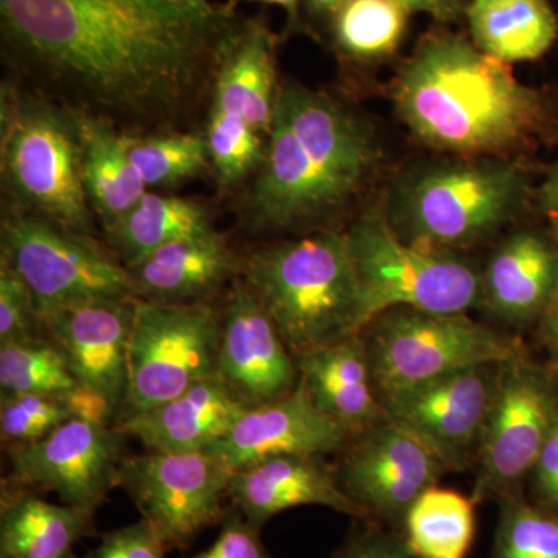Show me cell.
<instances>
[{"mask_svg":"<svg viewBox=\"0 0 558 558\" xmlns=\"http://www.w3.org/2000/svg\"><path fill=\"white\" fill-rule=\"evenodd\" d=\"M0 558H10V557H7V556H0Z\"/></svg>","mask_w":558,"mask_h":558,"instance_id":"bcb514c9","label":"cell"},{"mask_svg":"<svg viewBox=\"0 0 558 558\" xmlns=\"http://www.w3.org/2000/svg\"><path fill=\"white\" fill-rule=\"evenodd\" d=\"M0 167L10 208L94 236L75 113L10 80L0 100Z\"/></svg>","mask_w":558,"mask_h":558,"instance_id":"5b68a950","label":"cell"},{"mask_svg":"<svg viewBox=\"0 0 558 558\" xmlns=\"http://www.w3.org/2000/svg\"><path fill=\"white\" fill-rule=\"evenodd\" d=\"M39 333L43 329L32 293L7 264L0 263V344Z\"/></svg>","mask_w":558,"mask_h":558,"instance_id":"e575fe53","label":"cell"},{"mask_svg":"<svg viewBox=\"0 0 558 558\" xmlns=\"http://www.w3.org/2000/svg\"><path fill=\"white\" fill-rule=\"evenodd\" d=\"M229 499L258 531L278 513L300 506H322L354 520H369L323 454H282L236 470Z\"/></svg>","mask_w":558,"mask_h":558,"instance_id":"d6986e66","label":"cell"},{"mask_svg":"<svg viewBox=\"0 0 558 558\" xmlns=\"http://www.w3.org/2000/svg\"><path fill=\"white\" fill-rule=\"evenodd\" d=\"M447 469L421 440L385 418L349 440L337 475L369 520L400 532L413 502Z\"/></svg>","mask_w":558,"mask_h":558,"instance_id":"9a60e30c","label":"cell"},{"mask_svg":"<svg viewBox=\"0 0 558 558\" xmlns=\"http://www.w3.org/2000/svg\"><path fill=\"white\" fill-rule=\"evenodd\" d=\"M126 436L70 418L47 438L9 447L11 486L53 492L62 505L97 512L119 487Z\"/></svg>","mask_w":558,"mask_h":558,"instance_id":"5bb4252c","label":"cell"},{"mask_svg":"<svg viewBox=\"0 0 558 558\" xmlns=\"http://www.w3.org/2000/svg\"><path fill=\"white\" fill-rule=\"evenodd\" d=\"M400 119L432 148L458 156H506L545 123L538 90L506 62L450 33L422 40L395 84Z\"/></svg>","mask_w":558,"mask_h":558,"instance_id":"7a4b0ae2","label":"cell"},{"mask_svg":"<svg viewBox=\"0 0 558 558\" xmlns=\"http://www.w3.org/2000/svg\"><path fill=\"white\" fill-rule=\"evenodd\" d=\"M0 242V263L27 286L39 317L87 301L137 300L130 271L89 234L10 208Z\"/></svg>","mask_w":558,"mask_h":558,"instance_id":"ba28073f","label":"cell"},{"mask_svg":"<svg viewBox=\"0 0 558 558\" xmlns=\"http://www.w3.org/2000/svg\"><path fill=\"white\" fill-rule=\"evenodd\" d=\"M241 278L295 359L362 332L359 282L344 233L319 231L255 250L242 258Z\"/></svg>","mask_w":558,"mask_h":558,"instance_id":"277c9868","label":"cell"},{"mask_svg":"<svg viewBox=\"0 0 558 558\" xmlns=\"http://www.w3.org/2000/svg\"><path fill=\"white\" fill-rule=\"evenodd\" d=\"M499 365L472 366L380 396L385 416L428 447L447 472L476 462Z\"/></svg>","mask_w":558,"mask_h":558,"instance_id":"4fadbf2b","label":"cell"},{"mask_svg":"<svg viewBox=\"0 0 558 558\" xmlns=\"http://www.w3.org/2000/svg\"><path fill=\"white\" fill-rule=\"evenodd\" d=\"M558 418V373L529 354L499 365L478 457L472 497L476 506L523 488Z\"/></svg>","mask_w":558,"mask_h":558,"instance_id":"30bf717a","label":"cell"},{"mask_svg":"<svg viewBox=\"0 0 558 558\" xmlns=\"http://www.w3.org/2000/svg\"><path fill=\"white\" fill-rule=\"evenodd\" d=\"M344 236L357 277L363 329L392 307L468 314L483 304V271L454 252L411 244L377 211L362 216Z\"/></svg>","mask_w":558,"mask_h":558,"instance_id":"8992f818","label":"cell"},{"mask_svg":"<svg viewBox=\"0 0 558 558\" xmlns=\"http://www.w3.org/2000/svg\"><path fill=\"white\" fill-rule=\"evenodd\" d=\"M80 381L62 349L46 333L0 344L2 395L61 396Z\"/></svg>","mask_w":558,"mask_h":558,"instance_id":"1f68e13d","label":"cell"},{"mask_svg":"<svg viewBox=\"0 0 558 558\" xmlns=\"http://www.w3.org/2000/svg\"><path fill=\"white\" fill-rule=\"evenodd\" d=\"M233 472L207 451L148 450L124 457L119 487L168 549L189 548L205 529L226 519Z\"/></svg>","mask_w":558,"mask_h":558,"instance_id":"7c38bea8","label":"cell"},{"mask_svg":"<svg viewBox=\"0 0 558 558\" xmlns=\"http://www.w3.org/2000/svg\"><path fill=\"white\" fill-rule=\"evenodd\" d=\"M539 337L553 360V368L558 373V282L548 310L539 318Z\"/></svg>","mask_w":558,"mask_h":558,"instance_id":"60d3db41","label":"cell"},{"mask_svg":"<svg viewBox=\"0 0 558 558\" xmlns=\"http://www.w3.org/2000/svg\"><path fill=\"white\" fill-rule=\"evenodd\" d=\"M410 11L398 0H349L332 17L337 44L357 60H381L398 50Z\"/></svg>","mask_w":558,"mask_h":558,"instance_id":"4dcf8cb0","label":"cell"},{"mask_svg":"<svg viewBox=\"0 0 558 558\" xmlns=\"http://www.w3.org/2000/svg\"><path fill=\"white\" fill-rule=\"evenodd\" d=\"M558 282V247L532 231L513 234L483 271V304L512 325L539 319Z\"/></svg>","mask_w":558,"mask_h":558,"instance_id":"cb8c5ba5","label":"cell"},{"mask_svg":"<svg viewBox=\"0 0 558 558\" xmlns=\"http://www.w3.org/2000/svg\"><path fill=\"white\" fill-rule=\"evenodd\" d=\"M190 558H274L263 539L260 531L253 527L240 510L227 513L222 520L219 537L209 548Z\"/></svg>","mask_w":558,"mask_h":558,"instance_id":"74e56055","label":"cell"},{"mask_svg":"<svg viewBox=\"0 0 558 558\" xmlns=\"http://www.w3.org/2000/svg\"><path fill=\"white\" fill-rule=\"evenodd\" d=\"M135 299L87 301L40 315V329L64 352L80 384L123 410ZM120 417V416H119Z\"/></svg>","mask_w":558,"mask_h":558,"instance_id":"e0dca14e","label":"cell"},{"mask_svg":"<svg viewBox=\"0 0 558 558\" xmlns=\"http://www.w3.org/2000/svg\"><path fill=\"white\" fill-rule=\"evenodd\" d=\"M410 13H425L435 20L447 22L457 20L458 0H398Z\"/></svg>","mask_w":558,"mask_h":558,"instance_id":"b9f144b4","label":"cell"},{"mask_svg":"<svg viewBox=\"0 0 558 558\" xmlns=\"http://www.w3.org/2000/svg\"><path fill=\"white\" fill-rule=\"evenodd\" d=\"M238 25L208 0H0L9 80L128 137L196 131Z\"/></svg>","mask_w":558,"mask_h":558,"instance_id":"6da1fadb","label":"cell"},{"mask_svg":"<svg viewBox=\"0 0 558 558\" xmlns=\"http://www.w3.org/2000/svg\"><path fill=\"white\" fill-rule=\"evenodd\" d=\"M349 0H306L307 9L317 17H333Z\"/></svg>","mask_w":558,"mask_h":558,"instance_id":"ee69618b","label":"cell"},{"mask_svg":"<svg viewBox=\"0 0 558 558\" xmlns=\"http://www.w3.org/2000/svg\"><path fill=\"white\" fill-rule=\"evenodd\" d=\"M349 440L351 436L314 405L300 384L292 395L245 411L204 451L236 472L282 454L339 453Z\"/></svg>","mask_w":558,"mask_h":558,"instance_id":"ac0fdd59","label":"cell"},{"mask_svg":"<svg viewBox=\"0 0 558 558\" xmlns=\"http://www.w3.org/2000/svg\"><path fill=\"white\" fill-rule=\"evenodd\" d=\"M355 521L332 558H414L400 532L381 526L379 521Z\"/></svg>","mask_w":558,"mask_h":558,"instance_id":"8d00e7d4","label":"cell"},{"mask_svg":"<svg viewBox=\"0 0 558 558\" xmlns=\"http://www.w3.org/2000/svg\"><path fill=\"white\" fill-rule=\"evenodd\" d=\"M168 546L145 519L102 534L100 545L80 558H165Z\"/></svg>","mask_w":558,"mask_h":558,"instance_id":"d590c367","label":"cell"},{"mask_svg":"<svg viewBox=\"0 0 558 558\" xmlns=\"http://www.w3.org/2000/svg\"><path fill=\"white\" fill-rule=\"evenodd\" d=\"M94 512L53 505L31 488L5 486L0 505V556L73 558V546L94 531Z\"/></svg>","mask_w":558,"mask_h":558,"instance_id":"d4e9b609","label":"cell"},{"mask_svg":"<svg viewBox=\"0 0 558 558\" xmlns=\"http://www.w3.org/2000/svg\"><path fill=\"white\" fill-rule=\"evenodd\" d=\"M490 558H558V512L531 502L523 488L498 499Z\"/></svg>","mask_w":558,"mask_h":558,"instance_id":"d6a6232c","label":"cell"},{"mask_svg":"<svg viewBox=\"0 0 558 558\" xmlns=\"http://www.w3.org/2000/svg\"><path fill=\"white\" fill-rule=\"evenodd\" d=\"M368 130L329 95L281 87L266 159L248 191L250 229H303L329 218L368 178Z\"/></svg>","mask_w":558,"mask_h":558,"instance_id":"3957f363","label":"cell"},{"mask_svg":"<svg viewBox=\"0 0 558 558\" xmlns=\"http://www.w3.org/2000/svg\"><path fill=\"white\" fill-rule=\"evenodd\" d=\"M220 337L222 312L208 301L163 304L137 300L120 417L156 409L216 376Z\"/></svg>","mask_w":558,"mask_h":558,"instance_id":"9c48e42d","label":"cell"},{"mask_svg":"<svg viewBox=\"0 0 558 558\" xmlns=\"http://www.w3.org/2000/svg\"><path fill=\"white\" fill-rule=\"evenodd\" d=\"M379 396L472 366L529 354L520 340L468 314L392 307L360 332Z\"/></svg>","mask_w":558,"mask_h":558,"instance_id":"52a82bcc","label":"cell"},{"mask_svg":"<svg viewBox=\"0 0 558 558\" xmlns=\"http://www.w3.org/2000/svg\"><path fill=\"white\" fill-rule=\"evenodd\" d=\"M252 2L271 3V5H279L286 9L289 13L290 22H295L299 17V9L301 0H252Z\"/></svg>","mask_w":558,"mask_h":558,"instance_id":"f6af8a7d","label":"cell"},{"mask_svg":"<svg viewBox=\"0 0 558 558\" xmlns=\"http://www.w3.org/2000/svg\"><path fill=\"white\" fill-rule=\"evenodd\" d=\"M529 478L534 501L558 512V418Z\"/></svg>","mask_w":558,"mask_h":558,"instance_id":"f35d334b","label":"cell"},{"mask_svg":"<svg viewBox=\"0 0 558 558\" xmlns=\"http://www.w3.org/2000/svg\"><path fill=\"white\" fill-rule=\"evenodd\" d=\"M216 376L247 409L275 402L299 388L295 355L244 279L230 284L222 307Z\"/></svg>","mask_w":558,"mask_h":558,"instance_id":"2e32d148","label":"cell"},{"mask_svg":"<svg viewBox=\"0 0 558 558\" xmlns=\"http://www.w3.org/2000/svg\"><path fill=\"white\" fill-rule=\"evenodd\" d=\"M128 153L146 189H172L211 170L204 132L128 137Z\"/></svg>","mask_w":558,"mask_h":558,"instance_id":"f546056e","label":"cell"},{"mask_svg":"<svg viewBox=\"0 0 558 558\" xmlns=\"http://www.w3.org/2000/svg\"><path fill=\"white\" fill-rule=\"evenodd\" d=\"M247 410L218 376H213L156 409L119 417L113 427L138 439L146 450L204 451L223 438Z\"/></svg>","mask_w":558,"mask_h":558,"instance_id":"44dd1931","label":"cell"},{"mask_svg":"<svg viewBox=\"0 0 558 558\" xmlns=\"http://www.w3.org/2000/svg\"><path fill=\"white\" fill-rule=\"evenodd\" d=\"M539 207L545 215L558 222V163L543 185L542 194H539Z\"/></svg>","mask_w":558,"mask_h":558,"instance_id":"7bdbcfd3","label":"cell"},{"mask_svg":"<svg viewBox=\"0 0 558 558\" xmlns=\"http://www.w3.org/2000/svg\"><path fill=\"white\" fill-rule=\"evenodd\" d=\"M472 497L436 486L413 502L400 535L414 558H468L476 534Z\"/></svg>","mask_w":558,"mask_h":558,"instance_id":"f1b7e54d","label":"cell"},{"mask_svg":"<svg viewBox=\"0 0 558 558\" xmlns=\"http://www.w3.org/2000/svg\"><path fill=\"white\" fill-rule=\"evenodd\" d=\"M215 231L204 205L148 191L116 226L106 230V236L113 255L128 269L163 245Z\"/></svg>","mask_w":558,"mask_h":558,"instance_id":"83f0119b","label":"cell"},{"mask_svg":"<svg viewBox=\"0 0 558 558\" xmlns=\"http://www.w3.org/2000/svg\"><path fill=\"white\" fill-rule=\"evenodd\" d=\"M241 270L242 258L218 231L171 242L128 267L137 300L163 304L204 303Z\"/></svg>","mask_w":558,"mask_h":558,"instance_id":"7402d4cb","label":"cell"},{"mask_svg":"<svg viewBox=\"0 0 558 558\" xmlns=\"http://www.w3.org/2000/svg\"><path fill=\"white\" fill-rule=\"evenodd\" d=\"M296 362L300 384L314 405L351 438L387 418L360 333L307 352Z\"/></svg>","mask_w":558,"mask_h":558,"instance_id":"603a6c76","label":"cell"},{"mask_svg":"<svg viewBox=\"0 0 558 558\" xmlns=\"http://www.w3.org/2000/svg\"><path fill=\"white\" fill-rule=\"evenodd\" d=\"M60 398L68 407L72 418L105 425V427H113L120 416V411L105 395L83 384L69 389Z\"/></svg>","mask_w":558,"mask_h":558,"instance_id":"ab89813d","label":"cell"},{"mask_svg":"<svg viewBox=\"0 0 558 558\" xmlns=\"http://www.w3.org/2000/svg\"><path fill=\"white\" fill-rule=\"evenodd\" d=\"M468 17L473 44L506 64L538 60L558 36L549 0H472Z\"/></svg>","mask_w":558,"mask_h":558,"instance_id":"4316f807","label":"cell"},{"mask_svg":"<svg viewBox=\"0 0 558 558\" xmlns=\"http://www.w3.org/2000/svg\"><path fill=\"white\" fill-rule=\"evenodd\" d=\"M279 89L274 33L260 21L238 25L220 58L205 124L255 131L269 138Z\"/></svg>","mask_w":558,"mask_h":558,"instance_id":"ffe728a7","label":"cell"},{"mask_svg":"<svg viewBox=\"0 0 558 558\" xmlns=\"http://www.w3.org/2000/svg\"><path fill=\"white\" fill-rule=\"evenodd\" d=\"M70 418L60 396L16 392L0 399V435L9 447L38 442Z\"/></svg>","mask_w":558,"mask_h":558,"instance_id":"836d02e7","label":"cell"},{"mask_svg":"<svg viewBox=\"0 0 558 558\" xmlns=\"http://www.w3.org/2000/svg\"><path fill=\"white\" fill-rule=\"evenodd\" d=\"M75 116L84 189L95 216L108 230L138 204L148 189L132 165L126 135L105 121Z\"/></svg>","mask_w":558,"mask_h":558,"instance_id":"484cf974","label":"cell"},{"mask_svg":"<svg viewBox=\"0 0 558 558\" xmlns=\"http://www.w3.org/2000/svg\"><path fill=\"white\" fill-rule=\"evenodd\" d=\"M524 190L523 175L505 165L461 163L429 171L407 194L409 238L403 240L440 252L473 244L515 213Z\"/></svg>","mask_w":558,"mask_h":558,"instance_id":"8fae6325","label":"cell"}]
</instances>
